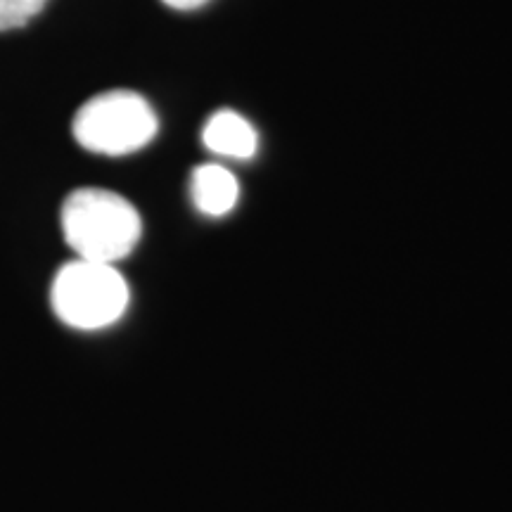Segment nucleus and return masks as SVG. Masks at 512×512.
Wrapping results in <instances>:
<instances>
[{"instance_id": "nucleus-1", "label": "nucleus", "mask_w": 512, "mask_h": 512, "mask_svg": "<svg viewBox=\"0 0 512 512\" xmlns=\"http://www.w3.org/2000/svg\"><path fill=\"white\" fill-rule=\"evenodd\" d=\"M62 233L76 259L119 264L143 235L138 209L105 188H79L62 204Z\"/></svg>"}, {"instance_id": "nucleus-7", "label": "nucleus", "mask_w": 512, "mask_h": 512, "mask_svg": "<svg viewBox=\"0 0 512 512\" xmlns=\"http://www.w3.org/2000/svg\"><path fill=\"white\" fill-rule=\"evenodd\" d=\"M164 5H169L171 10H181V12H190V10H197L202 8V5H207L209 0H162Z\"/></svg>"}, {"instance_id": "nucleus-3", "label": "nucleus", "mask_w": 512, "mask_h": 512, "mask_svg": "<svg viewBox=\"0 0 512 512\" xmlns=\"http://www.w3.org/2000/svg\"><path fill=\"white\" fill-rule=\"evenodd\" d=\"M72 131L83 150L121 157L150 145L159 131V121L140 93L105 91L79 107Z\"/></svg>"}, {"instance_id": "nucleus-5", "label": "nucleus", "mask_w": 512, "mask_h": 512, "mask_svg": "<svg viewBox=\"0 0 512 512\" xmlns=\"http://www.w3.org/2000/svg\"><path fill=\"white\" fill-rule=\"evenodd\" d=\"M190 197L195 209L209 219H223L240 202V181L221 164H202L192 171Z\"/></svg>"}, {"instance_id": "nucleus-2", "label": "nucleus", "mask_w": 512, "mask_h": 512, "mask_svg": "<svg viewBox=\"0 0 512 512\" xmlns=\"http://www.w3.org/2000/svg\"><path fill=\"white\" fill-rule=\"evenodd\" d=\"M131 302L124 275L112 264L74 259L57 271L50 287L55 316L74 330L95 332L119 323Z\"/></svg>"}, {"instance_id": "nucleus-4", "label": "nucleus", "mask_w": 512, "mask_h": 512, "mask_svg": "<svg viewBox=\"0 0 512 512\" xmlns=\"http://www.w3.org/2000/svg\"><path fill=\"white\" fill-rule=\"evenodd\" d=\"M202 143L214 155L247 162L259 152V133L252 121L233 110H219L202 128Z\"/></svg>"}, {"instance_id": "nucleus-6", "label": "nucleus", "mask_w": 512, "mask_h": 512, "mask_svg": "<svg viewBox=\"0 0 512 512\" xmlns=\"http://www.w3.org/2000/svg\"><path fill=\"white\" fill-rule=\"evenodd\" d=\"M48 0H0V31L24 27L46 8Z\"/></svg>"}]
</instances>
